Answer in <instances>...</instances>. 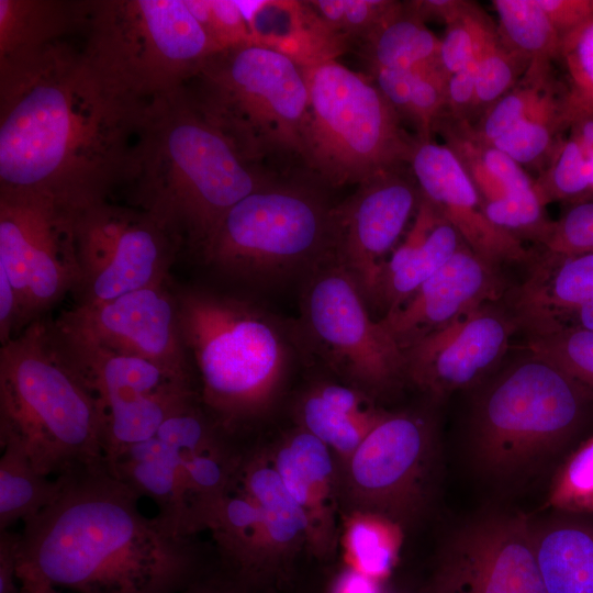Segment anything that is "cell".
<instances>
[{
  "label": "cell",
  "instance_id": "7dc6e473",
  "mask_svg": "<svg viewBox=\"0 0 593 593\" xmlns=\"http://www.w3.org/2000/svg\"><path fill=\"white\" fill-rule=\"evenodd\" d=\"M560 36L580 29L593 19V0H537Z\"/></svg>",
  "mask_w": 593,
  "mask_h": 593
},
{
  "label": "cell",
  "instance_id": "1f68e13d",
  "mask_svg": "<svg viewBox=\"0 0 593 593\" xmlns=\"http://www.w3.org/2000/svg\"><path fill=\"white\" fill-rule=\"evenodd\" d=\"M569 127L566 90L553 78L527 115L492 144L523 168L541 171Z\"/></svg>",
  "mask_w": 593,
  "mask_h": 593
},
{
  "label": "cell",
  "instance_id": "d6986e66",
  "mask_svg": "<svg viewBox=\"0 0 593 593\" xmlns=\"http://www.w3.org/2000/svg\"><path fill=\"white\" fill-rule=\"evenodd\" d=\"M435 462L429 423L407 413H387L348 458V477L378 511L398 515L417 505Z\"/></svg>",
  "mask_w": 593,
  "mask_h": 593
},
{
  "label": "cell",
  "instance_id": "8992f818",
  "mask_svg": "<svg viewBox=\"0 0 593 593\" xmlns=\"http://www.w3.org/2000/svg\"><path fill=\"white\" fill-rule=\"evenodd\" d=\"M482 383L469 447L491 478L526 477L593 435V392L538 355L527 350Z\"/></svg>",
  "mask_w": 593,
  "mask_h": 593
},
{
  "label": "cell",
  "instance_id": "277c9868",
  "mask_svg": "<svg viewBox=\"0 0 593 593\" xmlns=\"http://www.w3.org/2000/svg\"><path fill=\"white\" fill-rule=\"evenodd\" d=\"M176 295L200 403L235 439L278 398L300 348L294 326L239 296L201 288Z\"/></svg>",
  "mask_w": 593,
  "mask_h": 593
},
{
  "label": "cell",
  "instance_id": "f546056e",
  "mask_svg": "<svg viewBox=\"0 0 593 593\" xmlns=\"http://www.w3.org/2000/svg\"><path fill=\"white\" fill-rule=\"evenodd\" d=\"M425 22L412 1H394L379 24L358 44L369 70H415L437 61L440 40Z\"/></svg>",
  "mask_w": 593,
  "mask_h": 593
},
{
  "label": "cell",
  "instance_id": "836d02e7",
  "mask_svg": "<svg viewBox=\"0 0 593 593\" xmlns=\"http://www.w3.org/2000/svg\"><path fill=\"white\" fill-rule=\"evenodd\" d=\"M503 42L529 64L552 65L560 36L537 0H493Z\"/></svg>",
  "mask_w": 593,
  "mask_h": 593
},
{
  "label": "cell",
  "instance_id": "8fae6325",
  "mask_svg": "<svg viewBox=\"0 0 593 593\" xmlns=\"http://www.w3.org/2000/svg\"><path fill=\"white\" fill-rule=\"evenodd\" d=\"M299 307L293 326L300 348L344 383L376 400L407 381L403 350L372 318L357 284L335 257L302 279Z\"/></svg>",
  "mask_w": 593,
  "mask_h": 593
},
{
  "label": "cell",
  "instance_id": "5bb4252c",
  "mask_svg": "<svg viewBox=\"0 0 593 593\" xmlns=\"http://www.w3.org/2000/svg\"><path fill=\"white\" fill-rule=\"evenodd\" d=\"M75 305L104 302L170 280L178 240L149 213L108 199L77 210Z\"/></svg>",
  "mask_w": 593,
  "mask_h": 593
},
{
  "label": "cell",
  "instance_id": "2e32d148",
  "mask_svg": "<svg viewBox=\"0 0 593 593\" xmlns=\"http://www.w3.org/2000/svg\"><path fill=\"white\" fill-rule=\"evenodd\" d=\"M419 200L421 190L406 165L358 184L335 208V259L370 310L377 309L384 268Z\"/></svg>",
  "mask_w": 593,
  "mask_h": 593
},
{
  "label": "cell",
  "instance_id": "3957f363",
  "mask_svg": "<svg viewBox=\"0 0 593 593\" xmlns=\"http://www.w3.org/2000/svg\"><path fill=\"white\" fill-rule=\"evenodd\" d=\"M277 179L247 163L182 89L148 105L122 183L135 208L199 251L232 206Z\"/></svg>",
  "mask_w": 593,
  "mask_h": 593
},
{
  "label": "cell",
  "instance_id": "6f0895ef",
  "mask_svg": "<svg viewBox=\"0 0 593 593\" xmlns=\"http://www.w3.org/2000/svg\"><path fill=\"white\" fill-rule=\"evenodd\" d=\"M20 593H22V592H20Z\"/></svg>",
  "mask_w": 593,
  "mask_h": 593
},
{
  "label": "cell",
  "instance_id": "9c48e42d",
  "mask_svg": "<svg viewBox=\"0 0 593 593\" xmlns=\"http://www.w3.org/2000/svg\"><path fill=\"white\" fill-rule=\"evenodd\" d=\"M80 30L98 72L144 103L181 91L220 51L186 0H88Z\"/></svg>",
  "mask_w": 593,
  "mask_h": 593
},
{
  "label": "cell",
  "instance_id": "e0dca14e",
  "mask_svg": "<svg viewBox=\"0 0 593 593\" xmlns=\"http://www.w3.org/2000/svg\"><path fill=\"white\" fill-rule=\"evenodd\" d=\"M56 321L110 349L149 360L195 381L170 280L104 302L74 305Z\"/></svg>",
  "mask_w": 593,
  "mask_h": 593
},
{
  "label": "cell",
  "instance_id": "ba28073f",
  "mask_svg": "<svg viewBox=\"0 0 593 593\" xmlns=\"http://www.w3.org/2000/svg\"><path fill=\"white\" fill-rule=\"evenodd\" d=\"M335 208L318 182L277 179L232 206L199 253L240 282L303 279L335 257Z\"/></svg>",
  "mask_w": 593,
  "mask_h": 593
},
{
  "label": "cell",
  "instance_id": "9f6ffc18",
  "mask_svg": "<svg viewBox=\"0 0 593 593\" xmlns=\"http://www.w3.org/2000/svg\"><path fill=\"white\" fill-rule=\"evenodd\" d=\"M380 593H410L403 590H396V589H381ZM424 593H427L424 591Z\"/></svg>",
  "mask_w": 593,
  "mask_h": 593
},
{
  "label": "cell",
  "instance_id": "ac0fdd59",
  "mask_svg": "<svg viewBox=\"0 0 593 593\" xmlns=\"http://www.w3.org/2000/svg\"><path fill=\"white\" fill-rule=\"evenodd\" d=\"M517 327L513 314L482 305L403 351L407 381L434 398L482 383L501 365Z\"/></svg>",
  "mask_w": 593,
  "mask_h": 593
},
{
  "label": "cell",
  "instance_id": "7402d4cb",
  "mask_svg": "<svg viewBox=\"0 0 593 593\" xmlns=\"http://www.w3.org/2000/svg\"><path fill=\"white\" fill-rule=\"evenodd\" d=\"M463 244L454 225L421 193L413 224L384 268L377 309L383 315L398 309Z\"/></svg>",
  "mask_w": 593,
  "mask_h": 593
},
{
  "label": "cell",
  "instance_id": "d6a6232c",
  "mask_svg": "<svg viewBox=\"0 0 593 593\" xmlns=\"http://www.w3.org/2000/svg\"><path fill=\"white\" fill-rule=\"evenodd\" d=\"M1 446L0 457V532L22 521L23 524L61 493L67 477L52 478L35 469L30 458L14 445Z\"/></svg>",
  "mask_w": 593,
  "mask_h": 593
},
{
  "label": "cell",
  "instance_id": "7c38bea8",
  "mask_svg": "<svg viewBox=\"0 0 593 593\" xmlns=\"http://www.w3.org/2000/svg\"><path fill=\"white\" fill-rule=\"evenodd\" d=\"M47 326L56 349L97 403L107 466L130 446L155 436L172 414L200 401L193 379L110 349L56 320Z\"/></svg>",
  "mask_w": 593,
  "mask_h": 593
},
{
  "label": "cell",
  "instance_id": "9a60e30c",
  "mask_svg": "<svg viewBox=\"0 0 593 593\" xmlns=\"http://www.w3.org/2000/svg\"><path fill=\"white\" fill-rule=\"evenodd\" d=\"M427 593H547L529 518L493 514L457 528L441 547Z\"/></svg>",
  "mask_w": 593,
  "mask_h": 593
},
{
  "label": "cell",
  "instance_id": "db71d44e",
  "mask_svg": "<svg viewBox=\"0 0 593 593\" xmlns=\"http://www.w3.org/2000/svg\"><path fill=\"white\" fill-rule=\"evenodd\" d=\"M570 135L584 152L593 150V112L580 113L570 124Z\"/></svg>",
  "mask_w": 593,
  "mask_h": 593
},
{
  "label": "cell",
  "instance_id": "b9f144b4",
  "mask_svg": "<svg viewBox=\"0 0 593 593\" xmlns=\"http://www.w3.org/2000/svg\"><path fill=\"white\" fill-rule=\"evenodd\" d=\"M544 205L557 200L578 199L591 190L586 159L580 144L571 135L561 139L548 164L534 180Z\"/></svg>",
  "mask_w": 593,
  "mask_h": 593
},
{
  "label": "cell",
  "instance_id": "52a82bcc",
  "mask_svg": "<svg viewBox=\"0 0 593 593\" xmlns=\"http://www.w3.org/2000/svg\"><path fill=\"white\" fill-rule=\"evenodd\" d=\"M183 89L247 163H303L309 90L304 67L288 56L232 46L208 57Z\"/></svg>",
  "mask_w": 593,
  "mask_h": 593
},
{
  "label": "cell",
  "instance_id": "c3c4849f",
  "mask_svg": "<svg viewBox=\"0 0 593 593\" xmlns=\"http://www.w3.org/2000/svg\"><path fill=\"white\" fill-rule=\"evenodd\" d=\"M527 334L555 328L593 331V302L555 313L523 327Z\"/></svg>",
  "mask_w": 593,
  "mask_h": 593
},
{
  "label": "cell",
  "instance_id": "8d00e7d4",
  "mask_svg": "<svg viewBox=\"0 0 593 593\" xmlns=\"http://www.w3.org/2000/svg\"><path fill=\"white\" fill-rule=\"evenodd\" d=\"M387 516L359 517L347 530L354 568L379 581L392 570L396 560L400 534Z\"/></svg>",
  "mask_w": 593,
  "mask_h": 593
},
{
  "label": "cell",
  "instance_id": "f1b7e54d",
  "mask_svg": "<svg viewBox=\"0 0 593 593\" xmlns=\"http://www.w3.org/2000/svg\"><path fill=\"white\" fill-rule=\"evenodd\" d=\"M593 302V253L556 256L545 262L514 295V317L518 327L558 312Z\"/></svg>",
  "mask_w": 593,
  "mask_h": 593
},
{
  "label": "cell",
  "instance_id": "11a10c76",
  "mask_svg": "<svg viewBox=\"0 0 593 593\" xmlns=\"http://www.w3.org/2000/svg\"><path fill=\"white\" fill-rule=\"evenodd\" d=\"M22 593H59L56 588L48 584H26L21 585Z\"/></svg>",
  "mask_w": 593,
  "mask_h": 593
},
{
  "label": "cell",
  "instance_id": "e575fe53",
  "mask_svg": "<svg viewBox=\"0 0 593 593\" xmlns=\"http://www.w3.org/2000/svg\"><path fill=\"white\" fill-rule=\"evenodd\" d=\"M499 35L497 26L473 1H466L462 10L448 23L440 40L438 58L449 77L478 57L486 45Z\"/></svg>",
  "mask_w": 593,
  "mask_h": 593
},
{
  "label": "cell",
  "instance_id": "d4e9b609",
  "mask_svg": "<svg viewBox=\"0 0 593 593\" xmlns=\"http://www.w3.org/2000/svg\"><path fill=\"white\" fill-rule=\"evenodd\" d=\"M246 18L254 43L272 48L302 67L335 59L346 49L307 1H260Z\"/></svg>",
  "mask_w": 593,
  "mask_h": 593
},
{
  "label": "cell",
  "instance_id": "4fadbf2b",
  "mask_svg": "<svg viewBox=\"0 0 593 593\" xmlns=\"http://www.w3.org/2000/svg\"><path fill=\"white\" fill-rule=\"evenodd\" d=\"M76 212L49 195L0 190V269L14 289L24 328L78 283Z\"/></svg>",
  "mask_w": 593,
  "mask_h": 593
},
{
  "label": "cell",
  "instance_id": "816d5d0a",
  "mask_svg": "<svg viewBox=\"0 0 593 593\" xmlns=\"http://www.w3.org/2000/svg\"><path fill=\"white\" fill-rule=\"evenodd\" d=\"M422 18L448 23L465 7L466 0H415L412 1Z\"/></svg>",
  "mask_w": 593,
  "mask_h": 593
},
{
  "label": "cell",
  "instance_id": "484cf974",
  "mask_svg": "<svg viewBox=\"0 0 593 593\" xmlns=\"http://www.w3.org/2000/svg\"><path fill=\"white\" fill-rule=\"evenodd\" d=\"M85 1L0 0V68L23 64L81 27Z\"/></svg>",
  "mask_w": 593,
  "mask_h": 593
},
{
  "label": "cell",
  "instance_id": "603a6c76",
  "mask_svg": "<svg viewBox=\"0 0 593 593\" xmlns=\"http://www.w3.org/2000/svg\"><path fill=\"white\" fill-rule=\"evenodd\" d=\"M529 525L546 592L593 593V514L552 511Z\"/></svg>",
  "mask_w": 593,
  "mask_h": 593
},
{
  "label": "cell",
  "instance_id": "681fc988",
  "mask_svg": "<svg viewBox=\"0 0 593 593\" xmlns=\"http://www.w3.org/2000/svg\"><path fill=\"white\" fill-rule=\"evenodd\" d=\"M224 566V574H206L204 571L179 593H251L249 588L253 583L225 563Z\"/></svg>",
  "mask_w": 593,
  "mask_h": 593
},
{
  "label": "cell",
  "instance_id": "30bf717a",
  "mask_svg": "<svg viewBox=\"0 0 593 593\" xmlns=\"http://www.w3.org/2000/svg\"><path fill=\"white\" fill-rule=\"evenodd\" d=\"M309 114L303 165L323 187L360 184L410 163L416 137L373 79L336 59L304 67Z\"/></svg>",
  "mask_w": 593,
  "mask_h": 593
},
{
  "label": "cell",
  "instance_id": "f907efd6",
  "mask_svg": "<svg viewBox=\"0 0 593 593\" xmlns=\"http://www.w3.org/2000/svg\"><path fill=\"white\" fill-rule=\"evenodd\" d=\"M20 534L0 532V593H20L18 586V550Z\"/></svg>",
  "mask_w": 593,
  "mask_h": 593
},
{
  "label": "cell",
  "instance_id": "5b68a950",
  "mask_svg": "<svg viewBox=\"0 0 593 593\" xmlns=\"http://www.w3.org/2000/svg\"><path fill=\"white\" fill-rule=\"evenodd\" d=\"M5 444L52 478L108 468L97 403L42 318L0 348V445Z\"/></svg>",
  "mask_w": 593,
  "mask_h": 593
},
{
  "label": "cell",
  "instance_id": "6da1fadb",
  "mask_svg": "<svg viewBox=\"0 0 593 593\" xmlns=\"http://www.w3.org/2000/svg\"><path fill=\"white\" fill-rule=\"evenodd\" d=\"M149 104L116 89L66 40L0 68V190L76 210L107 200Z\"/></svg>",
  "mask_w": 593,
  "mask_h": 593
},
{
  "label": "cell",
  "instance_id": "ffe728a7",
  "mask_svg": "<svg viewBox=\"0 0 593 593\" xmlns=\"http://www.w3.org/2000/svg\"><path fill=\"white\" fill-rule=\"evenodd\" d=\"M499 269L463 244L402 305L379 321L404 351L428 334L497 301L504 290Z\"/></svg>",
  "mask_w": 593,
  "mask_h": 593
},
{
  "label": "cell",
  "instance_id": "f5cc1de1",
  "mask_svg": "<svg viewBox=\"0 0 593 593\" xmlns=\"http://www.w3.org/2000/svg\"><path fill=\"white\" fill-rule=\"evenodd\" d=\"M380 591L377 580L353 567L339 575L333 593H380Z\"/></svg>",
  "mask_w": 593,
  "mask_h": 593
},
{
  "label": "cell",
  "instance_id": "f6af8a7d",
  "mask_svg": "<svg viewBox=\"0 0 593 593\" xmlns=\"http://www.w3.org/2000/svg\"><path fill=\"white\" fill-rule=\"evenodd\" d=\"M540 244L547 254L556 256L593 253V200L571 205L551 223Z\"/></svg>",
  "mask_w": 593,
  "mask_h": 593
},
{
  "label": "cell",
  "instance_id": "7bdbcfd3",
  "mask_svg": "<svg viewBox=\"0 0 593 593\" xmlns=\"http://www.w3.org/2000/svg\"><path fill=\"white\" fill-rule=\"evenodd\" d=\"M310 7L348 48L358 45L393 5L392 0H310Z\"/></svg>",
  "mask_w": 593,
  "mask_h": 593
},
{
  "label": "cell",
  "instance_id": "44dd1931",
  "mask_svg": "<svg viewBox=\"0 0 593 593\" xmlns=\"http://www.w3.org/2000/svg\"><path fill=\"white\" fill-rule=\"evenodd\" d=\"M409 167L422 195L438 208L471 250L499 267L529 258L521 238L486 217L478 190L446 145L416 138Z\"/></svg>",
  "mask_w": 593,
  "mask_h": 593
},
{
  "label": "cell",
  "instance_id": "ab89813d",
  "mask_svg": "<svg viewBox=\"0 0 593 593\" xmlns=\"http://www.w3.org/2000/svg\"><path fill=\"white\" fill-rule=\"evenodd\" d=\"M558 60L566 70V100L570 124L574 116L593 112V19L561 38Z\"/></svg>",
  "mask_w": 593,
  "mask_h": 593
},
{
  "label": "cell",
  "instance_id": "74e56055",
  "mask_svg": "<svg viewBox=\"0 0 593 593\" xmlns=\"http://www.w3.org/2000/svg\"><path fill=\"white\" fill-rule=\"evenodd\" d=\"M546 507L567 513L593 514V435L571 450L557 468Z\"/></svg>",
  "mask_w": 593,
  "mask_h": 593
},
{
  "label": "cell",
  "instance_id": "ee69618b",
  "mask_svg": "<svg viewBox=\"0 0 593 593\" xmlns=\"http://www.w3.org/2000/svg\"><path fill=\"white\" fill-rule=\"evenodd\" d=\"M220 51L254 43L251 29L240 2L228 0H186Z\"/></svg>",
  "mask_w": 593,
  "mask_h": 593
},
{
  "label": "cell",
  "instance_id": "4316f807",
  "mask_svg": "<svg viewBox=\"0 0 593 593\" xmlns=\"http://www.w3.org/2000/svg\"><path fill=\"white\" fill-rule=\"evenodd\" d=\"M272 465L283 484L304 511L311 536L328 529L334 503L332 450L299 427L278 445Z\"/></svg>",
  "mask_w": 593,
  "mask_h": 593
},
{
  "label": "cell",
  "instance_id": "f35d334b",
  "mask_svg": "<svg viewBox=\"0 0 593 593\" xmlns=\"http://www.w3.org/2000/svg\"><path fill=\"white\" fill-rule=\"evenodd\" d=\"M526 347L593 392V331L555 328L532 333Z\"/></svg>",
  "mask_w": 593,
  "mask_h": 593
},
{
  "label": "cell",
  "instance_id": "83f0119b",
  "mask_svg": "<svg viewBox=\"0 0 593 593\" xmlns=\"http://www.w3.org/2000/svg\"><path fill=\"white\" fill-rule=\"evenodd\" d=\"M257 506L271 561L311 536L309 519L271 463L239 449L230 475Z\"/></svg>",
  "mask_w": 593,
  "mask_h": 593
},
{
  "label": "cell",
  "instance_id": "bcb514c9",
  "mask_svg": "<svg viewBox=\"0 0 593 593\" xmlns=\"http://www.w3.org/2000/svg\"><path fill=\"white\" fill-rule=\"evenodd\" d=\"M477 60L459 71L454 72L446 83L445 114L456 120L468 121L471 124L475 120V75Z\"/></svg>",
  "mask_w": 593,
  "mask_h": 593
},
{
  "label": "cell",
  "instance_id": "60d3db41",
  "mask_svg": "<svg viewBox=\"0 0 593 593\" xmlns=\"http://www.w3.org/2000/svg\"><path fill=\"white\" fill-rule=\"evenodd\" d=\"M477 63L474 123L517 83L530 65L503 42L500 32L486 45Z\"/></svg>",
  "mask_w": 593,
  "mask_h": 593
},
{
  "label": "cell",
  "instance_id": "cb8c5ba5",
  "mask_svg": "<svg viewBox=\"0 0 593 593\" xmlns=\"http://www.w3.org/2000/svg\"><path fill=\"white\" fill-rule=\"evenodd\" d=\"M295 412L301 428L347 459L387 414L373 398L344 382L313 384Z\"/></svg>",
  "mask_w": 593,
  "mask_h": 593
},
{
  "label": "cell",
  "instance_id": "4dcf8cb0",
  "mask_svg": "<svg viewBox=\"0 0 593 593\" xmlns=\"http://www.w3.org/2000/svg\"><path fill=\"white\" fill-rule=\"evenodd\" d=\"M108 470L141 497L153 500L158 506L157 515L182 534L179 459L171 447L153 436L122 451L108 463Z\"/></svg>",
  "mask_w": 593,
  "mask_h": 593
},
{
  "label": "cell",
  "instance_id": "d590c367",
  "mask_svg": "<svg viewBox=\"0 0 593 593\" xmlns=\"http://www.w3.org/2000/svg\"><path fill=\"white\" fill-rule=\"evenodd\" d=\"M552 79V65L530 64L517 83L472 124L477 133L489 143L505 134L527 115Z\"/></svg>",
  "mask_w": 593,
  "mask_h": 593
},
{
  "label": "cell",
  "instance_id": "7a4b0ae2",
  "mask_svg": "<svg viewBox=\"0 0 593 593\" xmlns=\"http://www.w3.org/2000/svg\"><path fill=\"white\" fill-rule=\"evenodd\" d=\"M58 497L24 523L21 585L74 593H179L201 575V546L158 515L108 468L66 475Z\"/></svg>",
  "mask_w": 593,
  "mask_h": 593
}]
</instances>
